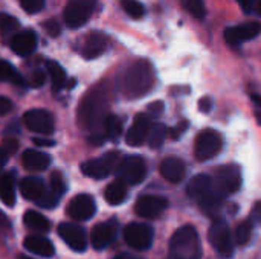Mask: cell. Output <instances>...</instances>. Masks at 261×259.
<instances>
[{"label":"cell","instance_id":"obj_12","mask_svg":"<svg viewBox=\"0 0 261 259\" xmlns=\"http://www.w3.org/2000/svg\"><path fill=\"white\" fill-rule=\"evenodd\" d=\"M167 208H168V200L158 195H142L135 206L136 214L145 220L158 218Z\"/></svg>","mask_w":261,"mask_h":259},{"label":"cell","instance_id":"obj_22","mask_svg":"<svg viewBox=\"0 0 261 259\" xmlns=\"http://www.w3.org/2000/svg\"><path fill=\"white\" fill-rule=\"evenodd\" d=\"M20 192L21 195L26 198V200H31V202H40L44 194H46V188H44V183L41 179H37V177H28V179H23L21 183H20Z\"/></svg>","mask_w":261,"mask_h":259},{"label":"cell","instance_id":"obj_51","mask_svg":"<svg viewBox=\"0 0 261 259\" xmlns=\"http://www.w3.org/2000/svg\"><path fill=\"white\" fill-rule=\"evenodd\" d=\"M257 119H258V122H260L261 125V111H257Z\"/></svg>","mask_w":261,"mask_h":259},{"label":"cell","instance_id":"obj_27","mask_svg":"<svg viewBox=\"0 0 261 259\" xmlns=\"http://www.w3.org/2000/svg\"><path fill=\"white\" fill-rule=\"evenodd\" d=\"M223 195H225V194H222L217 188H213V189L199 202L202 211H203L205 214H208V215H214V214L220 209V206H222V203H223Z\"/></svg>","mask_w":261,"mask_h":259},{"label":"cell","instance_id":"obj_37","mask_svg":"<svg viewBox=\"0 0 261 259\" xmlns=\"http://www.w3.org/2000/svg\"><path fill=\"white\" fill-rule=\"evenodd\" d=\"M28 14H37L44 8V0H18Z\"/></svg>","mask_w":261,"mask_h":259},{"label":"cell","instance_id":"obj_52","mask_svg":"<svg viewBox=\"0 0 261 259\" xmlns=\"http://www.w3.org/2000/svg\"><path fill=\"white\" fill-rule=\"evenodd\" d=\"M258 14H260V15H261V0H260V2H258Z\"/></svg>","mask_w":261,"mask_h":259},{"label":"cell","instance_id":"obj_19","mask_svg":"<svg viewBox=\"0 0 261 259\" xmlns=\"http://www.w3.org/2000/svg\"><path fill=\"white\" fill-rule=\"evenodd\" d=\"M11 47L12 50L20 55V56H28L31 55L35 47H37V37L34 32L31 31H24V32H20L17 34L12 41H11Z\"/></svg>","mask_w":261,"mask_h":259},{"label":"cell","instance_id":"obj_33","mask_svg":"<svg viewBox=\"0 0 261 259\" xmlns=\"http://www.w3.org/2000/svg\"><path fill=\"white\" fill-rule=\"evenodd\" d=\"M252 226H254V223L251 220H246V221H243V223H240L237 226L234 238H236V243L239 246H245L251 240V237H252Z\"/></svg>","mask_w":261,"mask_h":259},{"label":"cell","instance_id":"obj_35","mask_svg":"<svg viewBox=\"0 0 261 259\" xmlns=\"http://www.w3.org/2000/svg\"><path fill=\"white\" fill-rule=\"evenodd\" d=\"M121 5H122V9L125 11V14L130 15L132 18H141L145 14V8L138 0H122Z\"/></svg>","mask_w":261,"mask_h":259},{"label":"cell","instance_id":"obj_45","mask_svg":"<svg viewBox=\"0 0 261 259\" xmlns=\"http://www.w3.org/2000/svg\"><path fill=\"white\" fill-rule=\"evenodd\" d=\"M32 142H34L37 147H52V145H55L54 140H50V139H41V137H34Z\"/></svg>","mask_w":261,"mask_h":259},{"label":"cell","instance_id":"obj_14","mask_svg":"<svg viewBox=\"0 0 261 259\" xmlns=\"http://www.w3.org/2000/svg\"><path fill=\"white\" fill-rule=\"evenodd\" d=\"M60 238L75 252H84L87 247L86 231L73 223H63L58 227Z\"/></svg>","mask_w":261,"mask_h":259},{"label":"cell","instance_id":"obj_4","mask_svg":"<svg viewBox=\"0 0 261 259\" xmlns=\"http://www.w3.org/2000/svg\"><path fill=\"white\" fill-rule=\"evenodd\" d=\"M222 147H223V139L220 133L214 130H203L196 137V148H194L196 159L200 162H206L214 156H217Z\"/></svg>","mask_w":261,"mask_h":259},{"label":"cell","instance_id":"obj_26","mask_svg":"<svg viewBox=\"0 0 261 259\" xmlns=\"http://www.w3.org/2000/svg\"><path fill=\"white\" fill-rule=\"evenodd\" d=\"M0 198L6 206L15 205V174L12 171L0 177Z\"/></svg>","mask_w":261,"mask_h":259},{"label":"cell","instance_id":"obj_48","mask_svg":"<svg viewBox=\"0 0 261 259\" xmlns=\"http://www.w3.org/2000/svg\"><path fill=\"white\" fill-rule=\"evenodd\" d=\"M6 159H8V156L0 150V169H2V168H3V165L6 163Z\"/></svg>","mask_w":261,"mask_h":259},{"label":"cell","instance_id":"obj_30","mask_svg":"<svg viewBox=\"0 0 261 259\" xmlns=\"http://www.w3.org/2000/svg\"><path fill=\"white\" fill-rule=\"evenodd\" d=\"M0 81H8L17 85H24V78L8 61H0Z\"/></svg>","mask_w":261,"mask_h":259},{"label":"cell","instance_id":"obj_44","mask_svg":"<svg viewBox=\"0 0 261 259\" xmlns=\"http://www.w3.org/2000/svg\"><path fill=\"white\" fill-rule=\"evenodd\" d=\"M199 108H200V111H203V113H210L211 111V108H213V101H211V98H202L200 101H199Z\"/></svg>","mask_w":261,"mask_h":259},{"label":"cell","instance_id":"obj_32","mask_svg":"<svg viewBox=\"0 0 261 259\" xmlns=\"http://www.w3.org/2000/svg\"><path fill=\"white\" fill-rule=\"evenodd\" d=\"M104 128H106V136L112 139H118V136L122 131V122L118 116L109 114L104 119Z\"/></svg>","mask_w":261,"mask_h":259},{"label":"cell","instance_id":"obj_34","mask_svg":"<svg viewBox=\"0 0 261 259\" xmlns=\"http://www.w3.org/2000/svg\"><path fill=\"white\" fill-rule=\"evenodd\" d=\"M185 9L194 15L197 20H203L206 15V8H205V2L203 0H182Z\"/></svg>","mask_w":261,"mask_h":259},{"label":"cell","instance_id":"obj_40","mask_svg":"<svg viewBox=\"0 0 261 259\" xmlns=\"http://www.w3.org/2000/svg\"><path fill=\"white\" fill-rule=\"evenodd\" d=\"M44 81H46V75L41 70L34 72L32 76H31V85L32 87H41L44 84Z\"/></svg>","mask_w":261,"mask_h":259},{"label":"cell","instance_id":"obj_49","mask_svg":"<svg viewBox=\"0 0 261 259\" xmlns=\"http://www.w3.org/2000/svg\"><path fill=\"white\" fill-rule=\"evenodd\" d=\"M252 101L258 105V107H261V96L260 95H252Z\"/></svg>","mask_w":261,"mask_h":259},{"label":"cell","instance_id":"obj_53","mask_svg":"<svg viewBox=\"0 0 261 259\" xmlns=\"http://www.w3.org/2000/svg\"><path fill=\"white\" fill-rule=\"evenodd\" d=\"M20 259H34V258H28V256H20Z\"/></svg>","mask_w":261,"mask_h":259},{"label":"cell","instance_id":"obj_2","mask_svg":"<svg viewBox=\"0 0 261 259\" xmlns=\"http://www.w3.org/2000/svg\"><path fill=\"white\" fill-rule=\"evenodd\" d=\"M171 259H199L202 255L197 231L193 226H184L174 232L170 240Z\"/></svg>","mask_w":261,"mask_h":259},{"label":"cell","instance_id":"obj_8","mask_svg":"<svg viewBox=\"0 0 261 259\" xmlns=\"http://www.w3.org/2000/svg\"><path fill=\"white\" fill-rule=\"evenodd\" d=\"M119 174L127 185H139L147 176V163L141 156H128L119 163Z\"/></svg>","mask_w":261,"mask_h":259},{"label":"cell","instance_id":"obj_6","mask_svg":"<svg viewBox=\"0 0 261 259\" xmlns=\"http://www.w3.org/2000/svg\"><path fill=\"white\" fill-rule=\"evenodd\" d=\"M154 232L145 223H130L124 229V240L125 243L136 249V250H147L153 243Z\"/></svg>","mask_w":261,"mask_h":259},{"label":"cell","instance_id":"obj_25","mask_svg":"<svg viewBox=\"0 0 261 259\" xmlns=\"http://www.w3.org/2000/svg\"><path fill=\"white\" fill-rule=\"evenodd\" d=\"M24 247H26L29 252H32V253H35V255H38V256H44V258L52 256L54 252H55L52 243H50L47 238L40 237V235H29V237L24 240Z\"/></svg>","mask_w":261,"mask_h":259},{"label":"cell","instance_id":"obj_16","mask_svg":"<svg viewBox=\"0 0 261 259\" xmlns=\"http://www.w3.org/2000/svg\"><path fill=\"white\" fill-rule=\"evenodd\" d=\"M116 234H118V226L113 221H106V223L96 224L90 235L92 246L96 250H102L115 241Z\"/></svg>","mask_w":261,"mask_h":259},{"label":"cell","instance_id":"obj_47","mask_svg":"<svg viewBox=\"0 0 261 259\" xmlns=\"http://www.w3.org/2000/svg\"><path fill=\"white\" fill-rule=\"evenodd\" d=\"M0 227H9V221L5 214L0 212Z\"/></svg>","mask_w":261,"mask_h":259},{"label":"cell","instance_id":"obj_38","mask_svg":"<svg viewBox=\"0 0 261 259\" xmlns=\"http://www.w3.org/2000/svg\"><path fill=\"white\" fill-rule=\"evenodd\" d=\"M17 148H18V142H17L15 139H12V137H8V139L3 140V145H2L0 150H2L6 156H9V154H14V153L17 151Z\"/></svg>","mask_w":261,"mask_h":259},{"label":"cell","instance_id":"obj_10","mask_svg":"<svg viewBox=\"0 0 261 259\" xmlns=\"http://www.w3.org/2000/svg\"><path fill=\"white\" fill-rule=\"evenodd\" d=\"M23 122L24 125L38 134H52L54 131V118L49 111L41 110V108H35V110H29L24 116H23Z\"/></svg>","mask_w":261,"mask_h":259},{"label":"cell","instance_id":"obj_42","mask_svg":"<svg viewBox=\"0 0 261 259\" xmlns=\"http://www.w3.org/2000/svg\"><path fill=\"white\" fill-rule=\"evenodd\" d=\"M12 110V102L5 98V96H0V116H5L8 114L9 111Z\"/></svg>","mask_w":261,"mask_h":259},{"label":"cell","instance_id":"obj_39","mask_svg":"<svg viewBox=\"0 0 261 259\" xmlns=\"http://www.w3.org/2000/svg\"><path fill=\"white\" fill-rule=\"evenodd\" d=\"M43 27L46 29V32L50 35V37H57L60 34V24L55 21V20H49L43 24Z\"/></svg>","mask_w":261,"mask_h":259},{"label":"cell","instance_id":"obj_13","mask_svg":"<svg viewBox=\"0 0 261 259\" xmlns=\"http://www.w3.org/2000/svg\"><path fill=\"white\" fill-rule=\"evenodd\" d=\"M261 34V23L260 21H246L232 27H228L225 31V40L236 46V44H242L245 41H249L252 38H255L257 35Z\"/></svg>","mask_w":261,"mask_h":259},{"label":"cell","instance_id":"obj_28","mask_svg":"<svg viewBox=\"0 0 261 259\" xmlns=\"http://www.w3.org/2000/svg\"><path fill=\"white\" fill-rule=\"evenodd\" d=\"M23 221L26 227L32 232H47L50 229V223L47 218L35 211H28L23 217Z\"/></svg>","mask_w":261,"mask_h":259},{"label":"cell","instance_id":"obj_21","mask_svg":"<svg viewBox=\"0 0 261 259\" xmlns=\"http://www.w3.org/2000/svg\"><path fill=\"white\" fill-rule=\"evenodd\" d=\"M213 189V180L208 176L199 174L196 177H193L187 186V194L190 198L196 200L197 203Z\"/></svg>","mask_w":261,"mask_h":259},{"label":"cell","instance_id":"obj_11","mask_svg":"<svg viewBox=\"0 0 261 259\" xmlns=\"http://www.w3.org/2000/svg\"><path fill=\"white\" fill-rule=\"evenodd\" d=\"M96 212L95 200L87 194H80L73 197L67 205V215L76 221H86L92 218Z\"/></svg>","mask_w":261,"mask_h":259},{"label":"cell","instance_id":"obj_18","mask_svg":"<svg viewBox=\"0 0 261 259\" xmlns=\"http://www.w3.org/2000/svg\"><path fill=\"white\" fill-rule=\"evenodd\" d=\"M161 174L170 183H179V182H182V179L187 174V166H185L184 160H180L177 157H167L161 163Z\"/></svg>","mask_w":261,"mask_h":259},{"label":"cell","instance_id":"obj_7","mask_svg":"<svg viewBox=\"0 0 261 259\" xmlns=\"http://www.w3.org/2000/svg\"><path fill=\"white\" fill-rule=\"evenodd\" d=\"M95 0H70L64 9V21L69 27H81L92 15Z\"/></svg>","mask_w":261,"mask_h":259},{"label":"cell","instance_id":"obj_43","mask_svg":"<svg viewBox=\"0 0 261 259\" xmlns=\"http://www.w3.org/2000/svg\"><path fill=\"white\" fill-rule=\"evenodd\" d=\"M252 223H258L261 224V202H257L252 208V215L249 218Z\"/></svg>","mask_w":261,"mask_h":259},{"label":"cell","instance_id":"obj_36","mask_svg":"<svg viewBox=\"0 0 261 259\" xmlns=\"http://www.w3.org/2000/svg\"><path fill=\"white\" fill-rule=\"evenodd\" d=\"M18 20L9 14H5V12H0V32L3 35L6 34H11L14 32L15 29H18Z\"/></svg>","mask_w":261,"mask_h":259},{"label":"cell","instance_id":"obj_3","mask_svg":"<svg viewBox=\"0 0 261 259\" xmlns=\"http://www.w3.org/2000/svg\"><path fill=\"white\" fill-rule=\"evenodd\" d=\"M208 240L217 253L223 258H231L234 253V240L226 221L217 220L211 224Z\"/></svg>","mask_w":261,"mask_h":259},{"label":"cell","instance_id":"obj_24","mask_svg":"<svg viewBox=\"0 0 261 259\" xmlns=\"http://www.w3.org/2000/svg\"><path fill=\"white\" fill-rule=\"evenodd\" d=\"M127 192H128V185L122 180V179H116L115 182H112L106 191H104V198L109 205L118 206L121 203L125 202L127 198Z\"/></svg>","mask_w":261,"mask_h":259},{"label":"cell","instance_id":"obj_41","mask_svg":"<svg viewBox=\"0 0 261 259\" xmlns=\"http://www.w3.org/2000/svg\"><path fill=\"white\" fill-rule=\"evenodd\" d=\"M162 110H164V104L162 102H153V104H150L148 105V108H147V114L150 116V118H158L161 113H162Z\"/></svg>","mask_w":261,"mask_h":259},{"label":"cell","instance_id":"obj_50","mask_svg":"<svg viewBox=\"0 0 261 259\" xmlns=\"http://www.w3.org/2000/svg\"><path fill=\"white\" fill-rule=\"evenodd\" d=\"M115 259H139V258H135V256H132V255H119V256H116Z\"/></svg>","mask_w":261,"mask_h":259},{"label":"cell","instance_id":"obj_5","mask_svg":"<svg viewBox=\"0 0 261 259\" xmlns=\"http://www.w3.org/2000/svg\"><path fill=\"white\" fill-rule=\"evenodd\" d=\"M116 166L119 168V153L112 151V153L104 154L99 159H93V160H89V162L83 163L81 171H83L84 176H87L90 179H104Z\"/></svg>","mask_w":261,"mask_h":259},{"label":"cell","instance_id":"obj_23","mask_svg":"<svg viewBox=\"0 0 261 259\" xmlns=\"http://www.w3.org/2000/svg\"><path fill=\"white\" fill-rule=\"evenodd\" d=\"M21 162L23 166L29 171H44L50 165V156L37 150H28L24 151Z\"/></svg>","mask_w":261,"mask_h":259},{"label":"cell","instance_id":"obj_1","mask_svg":"<svg viewBox=\"0 0 261 259\" xmlns=\"http://www.w3.org/2000/svg\"><path fill=\"white\" fill-rule=\"evenodd\" d=\"M154 85V70L148 61L133 63L121 76V90L127 98L147 95Z\"/></svg>","mask_w":261,"mask_h":259},{"label":"cell","instance_id":"obj_29","mask_svg":"<svg viewBox=\"0 0 261 259\" xmlns=\"http://www.w3.org/2000/svg\"><path fill=\"white\" fill-rule=\"evenodd\" d=\"M46 69L49 72L54 90L55 92L61 90L64 87V84H66V72H64V69L58 63H55V61H47L46 63Z\"/></svg>","mask_w":261,"mask_h":259},{"label":"cell","instance_id":"obj_20","mask_svg":"<svg viewBox=\"0 0 261 259\" xmlns=\"http://www.w3.org/2000/svg\"><path fill=\"white\" fill-rule=\"evenodd\" d=\"M107 44H109V40L104 34L101 32H92L87 38H86V43H84V47H83V55L89 60L92 58H96L99 55H102L107 49Z\"/></svg>","mask_w":261,"mask_h":259},{"label":"cell","instance_id":"obj_15","mask_svg":"<svg viewBox=\"0 0 261 259\" xmlns=\"http://www.w3.org/2000/svg\"><path fill=\"white\" fill-rule=\"evenodd\" d=\"M150 130H151V121H150V116L145 114V113H141L135 118L127 136H125V142L130 145V147H139L142 145L147 139H148V134H150Z\"/></svg>","mask_w":261,"mask_h":259},{"label":"cell","instance_id":"obj_9","mask_svg":"<svg viewBox=\"0 0 261 259\" xmlns=\"http://www.w3.org/2000/svg\"><path fill=\"white\" fill-rule=\"evenodd\" d=\"M216 188L222 194H234L242 188V171L237 165H223L216 174Z\"/></svg>","mask_w":261,"mask_h":259},{"label":"cell","instance_id":"obj_31","mask_svg":"<svg viewBox=\"0 0 261 259\" xmlns=\"http://www.w3.org/2000/svg\"><path fill=\"white\" fill-rule=\"evenodd\" d=\"M167 133H168V130H167L165 125L156 124L150 130V134H148V143H150V147L154 148V150L161 148L162 143H164V140H165V137H167Z\"/></svg>","mask_w":261,"mask_h":259},{"label":"cell","instance_id":"obj_46","mask_svg":"<svg viewBox=\"0 0 261 259\" xmlns=\"http://www.w3.org/2000/svg\"><path fill=\"white\" fill-rule=\"evenodd\" d=\"M239 3L242 5V8H243L246 12H249V11L252 9L254 3H255V0H239Z\"/></svg>","mask_w":261,"mask_h":259},{"label":"cell","instance_id":"obj_17","mask_svg":"<svg viewBox=\"0 0 261 259\" xmlns=\"http://www.w3.org/2000/svg\"><path fill=\"white\" fill-rule=\"evenodd\" d=\"M49 185H50V191L44 194V197L38 202L40 206L43 208H52L58 203L60 197L64 194L66 191V182H64V177L61 176L60 171H54L52 176H50V180H49Z\"/></svg>","mask_w":261,"mask_h":259}]
</instances>
